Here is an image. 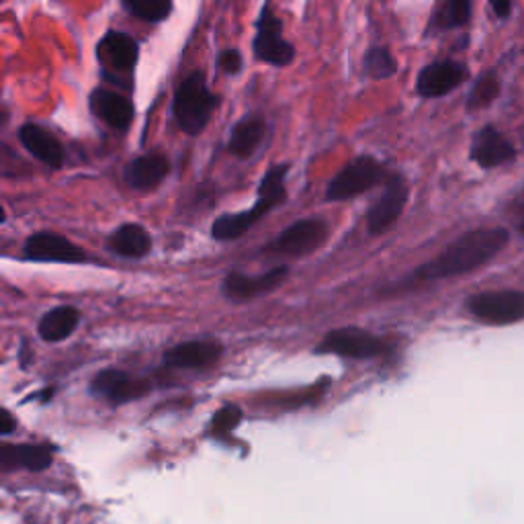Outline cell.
<instances>
[{
	"instance_id": "1",
	"label": "cell",
	"mask_w": 524,
	"mask_h": 524,
	"mask_svg": "<svg viewBox=\"0 0 524 524\" xmlns=\"http://www.w3.org/2000/svg\"><path fill=\"white\" fill-rule=\"evenodd\" d=\"M510 242V234L504 228H482L473 230L449 244L439 256L418 267L414 281L432 283L451 279L477 271L488 265Z\"/></svg>"
},
{
	"instance_id": "2",
	"label": "cell",
	"mask_w": 524,
	"mask_h": 524,
	"mask_svg": "<svg viewBox=\"0 0 524 524\" xmlns=\"http://www.w3.org/2000/svg\"><path fill=\"white\" fill-rule=\"evenodd\" d=\"M289 164H275L267 170L265 179L260 181L258 187V199L254 207L240 211V213H226L220 215L211 226V238L217 242H232L238 240L242 234H246L250 228H254L258 222H262V217H267L273 209L285 203L287 199V172Z\"/></svg>"
},
{
	"instance_id": "3",
	"label": "cell",
	"mask_w": 524,
	"mask_h": 524,
	"mask_svg": "<svg viewBox=\"0 0 524 524\" xmlns=\"http://www.w3.org/2000/svg\"><path fill=\"white\" fill-rule=\"evenodd\" d=\"M220 105V97L213 95L207 86V78L201 70L191 72L172 99V113L181 131L187 136H199L207 127L211 115Z\"/></svg>"
},
{
	"instance_id": "4",
	"label": "cell",
	"mask_w": 524,
	"mask_h": 524,
	"mask_svg": "<svg viewBox=\"0 0 524 524\" xmlns=\"http://www.w3.org/2000/svg\"><path fill=\"white\" fill-rule=\"evenodd\" d=\"M387 168L373 156H357L340 168L326 187V201H348L371 191L377 185H385L389 179Z\"/></svg>"
},
{
	"instance_id": "5",
	"label": "cell",
	"mask_w": 524,
	"mask_h": 524,
	"mask_svg": "<svg viewBox=\"0 0 524 524\" xmlns=\"http://www.w3.org/2000/svg\"><path fill=\"white\" fill-rule=\"evenodd\" d=\"M469 314L488 326H508L524 320V291H484L467 299Z\"/></svg>"
},
{
	"instance_id": "6",
	"label": "cell",
	"mask_w": 524,
	"mask_h": 524,
	"mask_svg": "<svg viewBox=\"0 0 524 524\" xmlns=\"http://www.w3.org/2000/svg\"><path fill=\"white\" fill-rule=\"evenodd\" d=\"M410 189L406 179L398 172H391L385 181L383 193L367 211V230L371 236H381L398 224L400 215L408 203Z\"/></svg>"
},
{
	"instance_id": "7",
	"label": "cell",
	"mask_w": 524,
	"mask_h": 524,
	"mask_svg": "<svg viewBox=\"0 0 524 524\" xmlns=\"http://www.w3.org/2000/svg\"><path fill=\"white\" fill-rule=\"evenodd\" d=\"M252 50L256 60L271 64V66H289L295 58V48L283 37V23L281 19L269 9V5L262 9L256 21V35Z\"/></svg>"
},
{
	"instance_id": "8",
	"label": "cell",
	"mask_w": 524,
	"mask_h": 524,
	"mask_svg": "<svg viewBox=\"0 0 524 524\" xmlns=\"http://www.w3.org/2000/svg\"><path fill=\"white\" fill-rule=\"evenodd\" d=\"M387 342L379 336L361 328H338L324 336L318 344L316 353L320 355H340L348 359H373L387 351Z\"/></svg>"
},
{
	"instance_id": "9",
	"label": "cell",
	"mask_w": 524,
	"mask_h": 524,
	"mask_svg": "<svg viewBox=\"0 0 524 524\" xmlns=\"http://www.w3.org/2000/svg\"><path fill=\"white\" fill-rule=\"evenodd\" d=\"M328 224L324 220H299L283 230L267 248L273 256H305L322 248L328 240Z\"/></svg>"
},
{
	"instance_id": "10",
	"label": "cell",
	"mask_w": 524,
	"mask_h": 524,
	"mask_svg": "<svg viewBox=\"0 0 524 524\" xmlns=\"http://www.w3.org/2000/svg\"><path fill=\"white\" fill-rule=\"evenodd\" d=\"M23 254L27 260L33 262H66V265H82V262L91 260L89 252L56 232L31 234L25 240Z\"/></svg>"
},
{
	"instance_id": "11",
	"label": "cell",
	"mask_w": 524,
	"mask_h": 524,
	"mask_svg": "<svg viewBox=\"0 0 524 524\" xmlns=\"http://www.w3.org/2000/svg\"><path fill=\"white\" fill-rule=\"evenodd\" d=\"M469 76V70L461 62L443 60L432 62L420 70L416 80V93L424 99H439L455 91Z\"/></svg>"
},
{
	"instance_id": "12",
	"label": "cell",
	"mask_w": 524,
	"mask_h": 524,
	"mask_svg": "<svg viewBox=\"0 0 524 524\" xmlns=\"http://www.w3.org/2000/svg\"><path fill=\"white\" fill-rule=\"evenodd\" d=\"M287 277H289L287 265L275 267L269 273L256 275V277L234 271L226 275L222 283V293L226 299L240 303V301H248V299H254V297H260V295L279 289L287 281Z\"/></svg>"
},
{
	"instance_id": "13",
	"label": "cell",
	"mask_w": 524,
	"mask_h": 524,
	"mask_svg": "<svg viewBox=\"0 0 524 524\" xmlns=\"http://www.w3.org/2000/svg\"><path fill=\"white\" fill-rule=\"evenodd\" d=\"M99 60L103 64V74H129L134 72L140 56L138 41L121 31L107 33L99 43Z\"/></svg>"
},
{
	"instance_id": "14",
	"label": "cell",
	"mask_w": 524,
	"mask_h": 524,
	"mask_svg": "<svg viewBox=\"0 0 524 524\" xmlns=\"http://www.w3.org/2000/svg\"><path fill=\"white\" fill-rule=\"evenodd\" d=\"M469 156L477 166L490 170L512 162L516 158V148L500 134L496 127L488 125L484 129H479L473 136Z\"/></svg>"
},
{
	"instance_id": "15",
	"label": "cell",
	"mask_w": 524,
	"mask_h": 524,
	"mask_svg": "<svg viewBox=\"0 0 524 524\" xmlns=\"http://www.w3.org/2000/svg\"><path fill=\"white\" fill-rule=\"evenodd\" d=\"M19 140L23 148L41 164H46L54 170L64 166V146L46 127L37 123H25L19 129Z\"/></svg>"
},
{
	"instance_id": "16",
	"label": "cell",
	"mask_w": 524,
	"mask_h": 524,
	"mask_svg": "<svg viewBox=\"0 0 524 524\" xmlns=\"http://www.w3.org/2000/svg\"><path fill=\"white\" fill-rule=\"evenodd\" d=\"M168 172L170 160L164 154L152 152L131 160L123 170V179L129 189L152 191L168 177Z\"/></svg>"
},
{
	"instance_id": "17",
	"label": "cell",
	"mask_w": 524,
	"mask_h": 524,
	"mask_svg": "<svg viewBox=\"0 0 524 524\" xmlns=\"http://www.w3.org/2000/svg\"><path fill=\"white\" fill-rule=\"evenodd\" d=\"M222 357V344L215 340H191L177 344L164 355V363L174 369H203Z\"/></svg>"
},
{
	"instance_id": "18",
	"label": "cell",
	"mask_w": 524,
	"mask_h": 524,
	"mask_svg": "<svg viewBox=\"0 0 524 524\" xmlns=\"http://www.w3.org/2000/svg\"><path fill=\"white\" fill-rule=\"evenodd\" d=\"M91 111L95 117L103 119L109 127L117 131H125L131 121H134L136 109L131 105V101L117 93V91H107V89H95L89 99Z\"/></svg>"
},
{
	"instance_id": "19",
	"label": "cell",
	"mask_w": 524,
	"mask_h": 524,
	"mask_svg": "<svg viewBox=\"0 0 524 524\" xmlns=\"http://www.w3.org/2000/svg\"><path fill=\"white\" fill-rule=\"evenodd\" d=\"M93 393H97V396L113 402V404H123V402H129L131 398H138L144 393V385L131 379L129 375L121 373V371H115V369H109V371H103L99 373L95 379H93V385H91Z\"/></svg>"
},
{
	"instance_id": "20",
	"label": "cell",
	"mask_w": 524,
	"mask_h": 524,
	"mask_svg": "<svg viewBox=\"0 0 524 524\" xmlns=\"http://www.w3.org/2000/svg\"><path fill=\"white\" fill-rule=\"evenodd\" d=\"M107 250L121 258H144L152 250V238L140 224H123L107 238Z\"/></svg>"
},
{
	"instance_id": "21",
	"label": "cell",
	"mask_w": 524,
	"mask_h": 524,
	"mask_svg": "<svg viewBox=\"0 0 524 524\" xmlns=\"http://www.w3.org/2000/svg\"><path fill=\"white\" fill-rule=\"evenodd\" d=\"M267 123L260 117H246L238 121L232 129L230 140H228V150L236 158H250L258 146L265 140Z\"/></svg>"
},
{
	"instance_id": "22",
	"label": "cell",
	"mask_w": 524,
	"mask_h": 524,
	"mask_svg": "<svg viewBox=\"0 0 524 524\" xmlns=\"http://www.w3.org/2000/svg\"><path fill=\"white\" fill-rule=\"evenodd\" d=\"M80 324V312L72 305H60V308L50 310L48 314H43V318L37 324L39 336L46 342H62Z\"/></svg>"
},
{
	"instance_id": "23",
	"label": "cell",
	"mask_w": 524,
	"mask_h": 524,
	"mask_svg": "<svg viewBox=\"0 0 524 524\" xmlns=\"http://www.w3.org/2000/svg\"><path fill=\"white\" fill-rule=\"evenodd\" d=\"M0 459L29 471H43L54 463L52 449L46 445H19V447L5 445L3 451H0Z\"/></svg>"
},
{
	"instance_id": "24",
	"label": "cell",
	"mask_w": 524,
	"mask_h": 524,
	"mask_svg": "<svg viewBox=\"0 0 524 524\" xmlns=\"http://www.w3.org/2000/svg\"><path fill=\"white\" fill-rule=\"evenodd\" d=\"M123 9L144 23H162L172 13V0H121Z\"/></svg>"
},
{
	"instance_id": "25",
	"label": "cell",
	"mask_w": 524,
	"mask_h": 524,
	"mask_svg": "<svg viewBox=\"0 0 524 524\" xmlns=\"http://www.w3.org/2000/svg\"><path fill=\"white\" fill-rule=\"evenodd\" d=\"M363 72L369 78L385 80V78H391L393 74L398 72V62H396V58L391 56V52L387 48L375 46L363 58Z\"/></svg>"
},
{
	"instance_id": "26",
	"label": "cell",
	"mask_w": 524,
	"mask_h": 524,
	"mask_svg": "<svg viewBox=\"0 0 524 524\" xmlns=\"http://www.w3.org/2000/svg\"><path fill=\"white\" fill-rule=\"evenodd\" d=\"M471 3L473 0H447L443 9L436 13L432 25L439 29H453L463 27L471 19Z\"/></svg>"
},
{
	"instance_id": "27",
	"label": "cell",
	"mask_w": 524,
	"mask_h": 524,
	"mask_svg": "<svg viewBox=\"0 0 524 524\" xmlns=\"http://www.w3.org/2000/svg\"><path fill=\"white\" fill-rule=\"evenodd\" d=\"M500 95V80L494 74H486L475 82V86L471 89L469 97H467V109L469 111H477V109H484L490 103H494Z\"/></svg>"
},
{
	"instance_id": "28",
	"label": "cell",
	"mask_w": 524,
	"mask_h": 524,
	"mask_svg": "<svg viewBox=\"0 0 524 524\" xmlns=\"http://www.w3.org/2000/svg\"><path fill=\"white\" fill-rule=\"evenodd\" d=\"M240 418H242V412L236 406L222 408L220 412L215 414V418L211 422V432L213 434H228V432H232L236 428Z\"/></svg>"
},
{
	"instance_id": "29",
	"label": "cell",
	"mask_w": 524,
	"mask_h": 524,
	"mask_svg": "<svg viewBox=\"0 0 524 524\" xmlns=\"http://www.w3.org/2000/svg\"><path fill=\"white\" fill-rule=\"evenodd\" d=\"M217 64H220V68L226 72V74H238L242 72L244 68V60H242V54L238 50H224L220 54V58H217Z\"/></svg>"
},
{
	"instance_id": "30",
	"label": "cell",
	"mask_w": 524,
	"mask_h": 524,
	"mask_svg": "<svg viewBox=\"0 0 524 524\" xmlns=\"http://www.w3.org/2000/svg\"><path fill=\"white\" fill-rule=\"evenodd\" d=\"M490 5L500 19H506L512 13V0H490Z\"/></svg>"
},
{
	"instance_id": "31",
	"label": "cell",
	"mask_w": 524,
	"mask_h": 524,
	"mask_svg": "<svg viewBox=\"0 0 524 524\" xmlns=\"http://www.w3.org/2000/svg\"><path fill=\"white\" fill-rule=\"evenodd\" d=\"M0 426H3V428H0V432H3V434H11L15 430V420L7 410L3 412V424H0Z\"/></svg>"
},
{
	"instance_id": "32",
	"label": "cell",
	"mask_w": 524,
	"mask_h": 524,
	"mask_svg": "<svg viewBox=\"0 0 524 524\" xmlns=\"http://www.w3.org/2000/svg\"><path fill=\"white\" fill-rule=\"evenodd\" d=\"M512 211H516V213H524V193L512 203Z\"/></svg>"
},
{
	"instance_id": "33",
	"label": "cell",
	"mask_w": 524,
	"mask_h": 524,
	"mask_svg": "<svg viewBox=\"0 0 524 524\" xmlns=\"http://www.w3.org/2000/svg\"><path fill=\"white\" fill-rule=\"evenodd\" d=\"M518 230H520V234H522V236H524V220H522V222H520V226H518Z\"/></svg>"
}]
</instances>
